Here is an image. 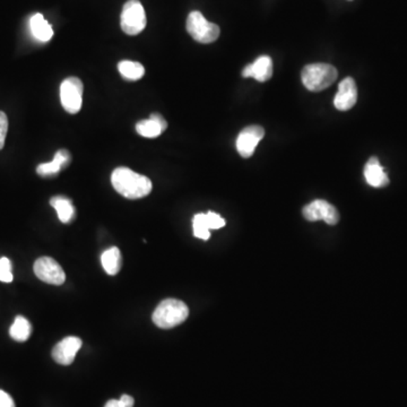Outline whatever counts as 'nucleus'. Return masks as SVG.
I'll list each match as a JSON object with an SVG mask.
<instances>
[{"instance_id":"f257e3e1","label":"nucleus","mask_w":407,"mask_h":407,"mask_svg":"<svg viewBox=\"0 0 407 407\" xmlns=\"http://www.w3.org/2000/svg\"><path fill=\"white\" fill-rule=\"evenodd\" d=\"M111 183L115 190L128 200H139L152 191V181L148 176L137 174L128 168H117L111 176Z\"/></svg>"},{"instance_id":"f03ea898","label":"nucleus","mask_w":407,"mask_h":407,"mask_svg":"<svg viewBox=\"0 0 407 407\" xmlns=\"http://www.w3.org/2000/svg\"><path fill=\"white\" fill-rule=\"evenodd\" d=\"M189 309L187 304L176 299H165L156 306L152 319L162 330H170L187 319Z\"/></svg>"},{"instance_id":"7ed1b4c3","label":"nucleus","mask_w":407,"mask_h":407,"mask_svg":"<svg viewBox=\"0 0 407 407\" xmlns=\"http://www.w3.org/2000/svg\"><path fill=\"white\" fill-rule=\"evenodd\" d=\"M301 78L308 90L321 92L335 83L337 70L330 64L308 65L301 72Z\"/></svg>"},{"instance_id":"20e7f679","label":"nucleus","mask_w":407,"mask_h":407,"mask_svg":"<svg viewBox=\"0 0 407 407\" xmlns=\"http://www.w3.org/2000/svg\"><path fill=\"white\" fill-rule=\"evenodd\" d=\"M187 31L191 38L200 44H212L220 37V27L208 22L200 12H191L188 15Z\"/></svg>"},{"instance_id":"39448f33","label":"nucleus","mask_w":407,"mask_h":407,"mask_svg":"<svg viewBox=\"0 0 407 407\" xmlns=\"http://www.w3.org/2000/svg\"><path fill=\"white\" fill-rule=\"evenodd\" d=\"M120 25L128 35H137L146 27V14L139 0H128L122 8Z\"/></svg>"},{"instance_id":"423d86ee","label":"nucleus","mask_w":407,"mask_h":407,"mask_svg":"<svg viewBox=\"0 0 407 407\" xmlns=\"http://www.w3.org/2000/svg\"><path fill=\"white\" fill-rule=\"evenodd\" d=\"M83 83L77 77L66 78L60 85V101L65 110L72 115L79 112L83 104Z\"/></svg>"},{"instance_id":"0eeeda50","label":"nucleus","mask_w":407,"mask_h":407,"mask_svg":"<svg viewBox=\"0 0 407 407\" xmlns=\"http://www.w3.org/2000/svg\"><path fill=\"white\" fill-rule=\"evenodd\" d=\"M35 275L39 280L51 285H61L66 280L64 269L53 258L41 257L34 263Z\"/></svg>"},{"instance_id":"6e6552de","label":"nucleus","mask_w":407,"mask_h":407,"mask_svg":"<svg viewBox=\"0 0 407 407\" xmlns=\"http://www.w3.org/2000/svg\"><path fill=\"white\" fill-rule=\"evenodd\" d=\"M304 217L310 222L323 221L330 226H335L340 221V213L326 200H317L304 208Z\"/></svg>"},{"instance_id":"1a4fd4ad","label":"nucleus","mask_w":407,"mask_h":407,"mask_svg":"<svg viewBox=\"0 0 407 407\" xmlns=\"http://www.w3.org/2000/svg\"><path fill=\"white\" fill-rule=\"evenodd\" d=\"M265 136V130L260 126H249L239 134L237 138V150L240 155L248 159L254 154L260 141Z\"/></svg>"},{"instance_id":"9d476101","label":"nucleus","mask_w":407,"mask_h":407,"mask_svg":"<svg viewBox=\"0 0 407 407\" xmlns=\"http://www.w3.org/2000/svg\"><path fill=\"white\" fill-rule=\"evenodd\" d=\"M82 347L81 338L70 336L59 342L52 349V358L61 366H70Z\"/></svg>"},{"instance_id":"9b49d317","label":"nucleus","mask_w":407,"mask_h":407,"mask_svg":"<svg viewBox=\"0 0 407 407\" xmlns=\"http://www.w3.org/2000/svg\"><path fill=\"white\" fill-rule=\"evenodd\" d=\"M358 101V87L353 78L347 77L341 82L338 92L334 98V105L340 111L352 109Z\"/></svg>"},{"instance_id":"f8f14e48","label":"nucleus","mask_w":407,"mask_h":407,"mask_svg":"<svg viewBox=\"0 0 407 407\" xmlns=\"http://www.w3.org/2000/svg\"><path fill=\"white\" fill-rule=\"evenodd\" d=\"M243 76L254 78L258 82H267L273 76V61L269 56H261L243 70Z\"/></svg>"},{"instance_id":"ddd939ff","label":"nucleus","mask_w":407,"mask_h":407,"mask_svg":"<svg viewBox=\"0 0 407 407\" xmlns=\"http://www.w3.org/2000/svg\"><path fill=\"white\" fill-rule=\"evenodd\" d=\"M168 127V122L159 113H152L150 119L142 120L136 124V131L146 138L159 137Z\"/></svg>"},{"instance_id":"4468645a","label":"nucleus","mask_w":407,"mask_h":407,"mask_svg":"<svg viewBox=\"0 0 407 407\" xmlns=\"http://www.w3.org/2000/svg\"><path fill=\"white\" fill-rule=\"evenodd\" d=\"M364 178L371 187L382 188L389 183L387 174L377 157H371L364 168Z\"/></svg>"},{"instance_id":"2eb2a0df","label":"nucleus","mask_w":407,"mask_h":407,"mask_svg":"<svg viewBox=\"0 0 407 407\" xmlns=\"http://www.w3.org/2000/svg\"><path fill=\"white\" fill-rule=\"evenodd\" d=\"M72 161L70 152L66 150H60L56 153L55 157L51 162L42 163L37 168V172L41 176H51L58 174L61 169L66 168Z\"/></svg>"},{"instance_id":"dca6fc26","label":"nucleus","mask_w":407,"mask_h":407,"mask_svg":"<svg viewBox=\"0 0 407 407\" xmlns=\"http://www.w3.org/2000/svg\"><path fill=\"white\" fill-rule=\"evenodd\" d=\"M30 26L34 38L41 42H48L53 37V30L42 14L33 15L30 20Z\"/></svg>"},{"instance_id":"f3484780","label":"nucleus","mask_w":407,"mask_h":407,"mask_svg":"<svg viewBox=\"0 0 407 407\" xmlns=\"http://www.w3.org/2000/svg\"><path fill=\"white\" fill-rule=\"evenodd\" d=\"M101 263L103 266L104 271L108 275L118 274L122 269V254H120V250H119L117 247H112V248L108 249L105 252L102 254L101 256Z\"/></svg>"},{"instance_id":"a211bd4d","label":"nucleus","mask_w":407,"mask_h":407,"mask_svg":"<svg viewBox=\"0 0 407 407\" xmlns=\"http://www.w3.org/2000/svg\"><path fill=\"white\" fill-rule=\"evenodd\" d=\"M50 205L55 208L56 212L58 214L60 222L70 223L75 217V208L72 206V202L66 197L57 196L53 197L50 200Z\"/></svg>"},{"instance_id":"6ab92c4d","label":"nucleus","mask_w":407,"mask_h":407,"mask_svg":"<svg viewBox=\"0 0 407 407\" xmlns=\"http://www.w3.org/2000/svg\"><path fill=\"white\" fill-rule=\"evenodd\" d=\"M31 332H32V326L23 316H18L15 318L14 323L9 330L11 337L16 342L27 341L31 336Z\"/></svg>"},{"instance_id":"aec40b11","label":"nucleus","mask_w":407,"mask_h":407,"mask_svg":"<svg viewBox=\"0 0 407 407\" xmlns=\"http://www.w3.org/2000/svg\"><path fill=\"white\" fill-rule=\"evenodd\" d=\"M119 72L129 81H138L145 75V68L137 61L122 60L118 65Z\"/></svg>"},{"instance_id":"412c9836","label":"nucleus","mask_w":407,"mask_h":407,"mask_svg":"<svg viewBox=\"0 0 407 407\" xmlns=\"http://www.w3.org/2000/svg\"><path fill=\"white\" fill-rule=\"evenodd\" d=\"M194 226V235L198 239L208 240L211 238V228L208 226L206 214H196L193 220Z\"/></svg>"},{"instance_id":"4be33fe9","label":"nucleus","mask_w":407,"mask_h":407,"mask_svg":"<svg viewBox=\"0 0 407 407\" xmlns=\"http://www.w3.org/2000/svg\"><path fill=\"white\" fill-rule=\"evenodd\" d=\"M0 280L4 283L13 282L12 263L8 258H0Z\"/></svg>"},{"instance_id":"5701e85b","label":"nucleus","mask_w":407,"mask_h":407,"mask_svg":"<svg viewBox=\"0 0 407 407\" xmlns=\"http://www.w3.org/2000/svg\"><path fill=\"white\" fill-rule=\"evenodd\" d=\"M206 217H207L208 226H209L211 230H217V228H221L226 226V221L223 220L219 214L208 212V213H206Z\"/></svg>"},{"instance_id":"b1692460","label":"nucleus","mask_w":407,"mask_h":407,"mask_svg":"<svg viewBox=\"0 0 407 407\" xmlns=\"http://www.w3.org/2000/svg\"><path fill=\"white\" fill-rule=\"evenodd\" d=\"M7 131H8V118L6 113L0 111V150H3L5 145Z\"/></svg>"},{"instance_id":"393cba45","label":"nucleus","mask_w":407,"mask_h":407,"mask_svg":"<svg viewBox=\"0 0 407 407\" xmlns=\"http://www.w3.org/2000/svg\"><path fill=\"white\" fill-rule=\"evenodd\" d=\"M0 407H16L12 397L4 390H0Z\"/></svg>"},{"instance_id":"a878e982","label":"nucleus","mask_w":407,"mask_h":407,"mask_svg":"<svg viewBox=\"0 0 407 407\" xmlns=\"http://www.w3.org/2000/svg\"><path fill=\"white\" fill-rule=\"evenodd\" d=\"M119 401H122L124 407H133L134 404H135V401H134L133 397L129 395H122Z\"/></svg>"},{"instance_id":"bb28decb","label":"nucleus","mask_w":407,"mask_h":407,"mask_svg":"<svg viewBox=\"0 0 407 407\" xmlns=\"http://www.w3.org/2000/svg\"><path fill=\"white\" fill-rule=\"evenodd\" d=\"M104 407H124V405L122 404V401H119V399L118 401L117 399H110Z\"/></svg>"}]
</instances>
